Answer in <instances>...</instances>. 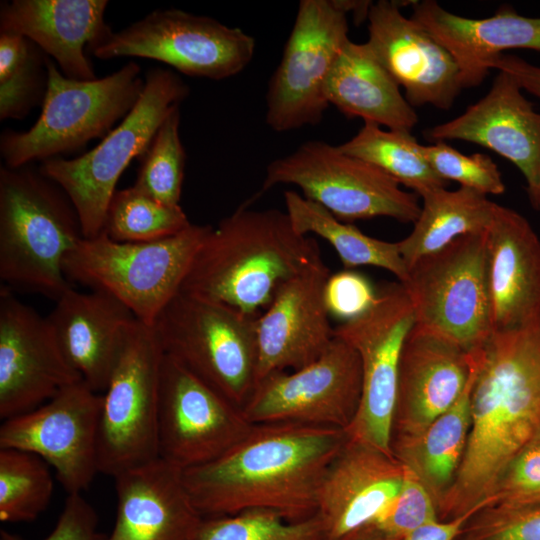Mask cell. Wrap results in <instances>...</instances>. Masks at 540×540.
<instances>
[{
	"instance_id": "1",
	"label": "cell",
	"mask_w": 540,
	"mask_h": 540,
	"mask_svg": "<svg viewBox=\"0 0 540 540\" xmlns=\"http://www.w3.org/2000/svg\"><path fill=\"white\" fill-rule=\"evenodd\" d=\"M474 351L468 442L437 508L439 520L482 510L503 470L540 428V314L492 331Z\"/></svg>"
},
{
	"instance_id": "2",
	"label": "cell",
	"mask_w": 540,
	"mask_h": 540,
	"mask_svg": "<svg viewBox=\"0 0 540 540\" xmlns=\"http://www.w3.org/2000/svg\"><path fill=\"white\" fill-rule=\"evenodd\" d=\"M346 440L334 427L254 424L216 460L183 470V481L205 518L266 509L302 521L316 514L324 476Z\"/></svg>"
},
{
	"instance_id": "3",
	"label": "cell",
	"mask_w": 540,
	"mask_h": 540,
	"mask_svg": "<svg viewBox=\"0 0 540 540\" xmlns=\"http://www.w3.org/2000/svg\"><path fill=\"white\" fill-rule=\"evenodd\" d=\"M322 261L317 241L297 233L286 211L242 205L210 228L180 291L258 316L283 284Z\"/></svg>"
},
{
	"instance_id": "4",
	"label": "cell",
	"mask_w": 540,
	"mask_h": 540,
	"mask_svg": "<svg viewBox=\"0 0 540 540\" xmlns=\"http://www.w3.org/2000/svg\"><path fill=\"white\" fill-rule=\"evenodd\" d=\"M83 238L72 202L39 167H0L2 285L56 301L72 287L64 258Z\"/></svg>"
},
{
	"instance_id": "5",
	"label": "cell",
	"mask_w": 540,
	"mask_h": 540,
	"mask_svg": "<svg viewBox=\"0 0 540 540\" xmlns=\"http://www.w3.org/2000/svg\"><path fill=\"white\" fill-rule=\"evenodd\" d=\"M47 67L48 87L38 119L28 130L1 133L0 154L7 167L64 157L103 139L133 109L145 85L135 61L93 80L66 77L51 58Z\"/></svg>"
},
{
	"instance_id": "6",
	"label": "cell",
	"mask_w": 540,
	"mask_h": 540,
	"mask_svg": "<svg viewBox=\"0 0 540 540\" xmlns=\"http://www.w3.org/2000/svg\"><path fill=\"white\" fill-rule=\"evenodd\" d=\"M144 78V89L133 109L98 145L79 157L51 158L39 166L72 202L86 239L103 233L121 174L144 154L166 116L189 95L187 84L171 69L152 68Z\"/></svg>"
},
{
	"instance_id": "7",
	"label": "cell",
	"mask_w": 540,
	"mask_h": 540,
	"mask_svg": "<svg viewBox=\"0 0 540 540\" xmlns=\"http://www.w3.org/2000/svg\"><path fill=\"white\" fill-rule=\"evenodd\" d=\"M258 316L179 291L151 327L165 355L242 408L257 382Z\"/></svg>"
},
{
	"instance_id": "8",
	"label": "cell",
	"mask_w": 540,
	"mask_h": 540,
	"mask_svg": "<svg viewBox=\"0 0 540 540\" xmlns=\"http://www.w3.org/2000/svg\"><path fill=\"white\" fill-rule=\"evenodd\" d=\"M211 226L191 224L153 242H117L104 233L83 238L64 258L67 280L112 295L152 326L180 291L192 259Z\"/></svg>"
},
{
	"instance_id": "9",
	"label": "cell",
	"mask_w": 540,
	"mask_h": 540,
	"mask_svg": "<svg viewBox=\"0 0 540 540\" xmlns=\"http://www.w3.org/2000/svg\"><path fill=\"white\" fill-rule=\"evenodd\" d=\"M371 2L301 0L266 93L267 125L288 132L318 124L329 106L328 76L348 38L347 13L367 17Z\"/></svg>"
},
{
	"instance_id": "10",
	"label": "cell",
	"mask_w": 540,
	"mask_h": 540,
	"mask_svg": "<svg viewBox=\"0 0 540 540\" xmlns=\"http://www.w3.org/2000/svg\"><path fill=\"white\" fill-rule=\"evenodd\" d=\"M280 184L298 187L345 223L375 217L414 223L421 211L419 196L381 169L318 140L268 164L261 191Z\"/></svg>"
},
{
	"instance_id": "11",
	"label": "cell",
	"mask_w": 540,
	"mask_h": 540,
	"mask_svg": "<svg viewBox=\"0 0 540 540\" xmlns=\"http://www.w3.org/2000/svg\"><path fill=\"white\" fill-rule=\"evenodd\" d=\"M487 231L461 236L419 259L401 283L413 305L414 325L467 352L492 332Z\"/></svg>"
},
{
	"instance_id": "12",
	"label": "cell",
	"mask_w": 540,
	"mask_h": 540,
	"mask_svg": "<svg viewBox=\"0 0 540 540\" xmlns=\"http://www.w3.org/2000/svg\"><path fill=\"white\" fill-rule=\"evenodd\" d=\"M163 357L152 327L135 320L102 393L99 473L114 477L159 458Z\"/></svg>"
},
{
	"instance_id": "13",
	"label": "cell",
	"mask_w": 540,
	"mask_h": 540,
	"mask_svg": "<svg viewBox=\"0 0 540 540\" xmlns=\"http://www.w3.org/2000/svg\"><path fill=\"white\" fill-rule=\"evenodd\" d=\"M255 46V39L240 28L171 8L112 30L88 51L100 60L146 58L191 77L222 80L245 69Z\"/></svg>"
},
{
	"instance_id": "14",
	"label": "cell",
	"mask_w": 540,
	"mask_h": 540,
	"mask_svg": "<svg viewBox=\"0 0 540 540\" xmlns=\"http://www.w3.org/2000/svg\"><path fill=\"white\" fill-rule=\"evenodd\" d=\"M414 324L409 295L403 284L397 282L378 292L377 301L368 312L334 327V337L356 350L362 366L361 399L353 421L345 429L347 437L392 455L400 356Z\"/></svg>"
},
{
	"instance_id": "15",
	"label": "cell",
	"mask_w": 540,
	"mask_h": 540,
	"mask_svg": "<svg viewBox=\"0 0 540 540\" xmlns=\"http://www.w3.org/2000/svg\"><path fill=\"white\" fill-rule=\"evenodd\" d=\"M361 391L360 357L334 337L311 364L259 380L242 410L252 424L287 422L345 430L357 413Z\"/></svg>"
},
{
	"instance_id": "16",
	"label": "cell",
	"mask_w": 540,
	"mask_h": 540,
	"mask_svg": "<svg viewBox=\"0 0 540 540\" xmlns=\"http://www.w3.org/2000/svg\"><path fill=\"white\" fill-rule=\"evenodd\" d=\"M101 407L102 394L76 382L39 407L3 420L0 448L39 456L68 494H82L99 473Z\"/></svg>"
},
{
	"instance_id": "17",
	"label": "cell",
	"mask_w": 540,
	"mask_h": 540,
	"mask_svg": "<svg viewBox=\"0 0 540 540\" xmlns=\"http://www.w3.org/2000/svg\"><path fill=\"white\" fill-rule=\"evenodd\" d=\"M241 407L164 354L158 411L159 458L187 470L216 460L251 430Z\"/></svg>"
},
{
	"instance_id": "18",
	"label": "cell",
	"mask_w": 540,
	"mask_h": 540,
	"mask_svg": "<svg viewBox=\"0 0 540 540\" xmlns=\"http://www.w3.org/2000/svg\"><path fill=\"white\" fill-rule=\"evenodd\" d=\"M79 381L48 318L1 285L0 418L29 412Z\"/></svg>"
},
{
	"instance_id": "19",
	"label": "cell",
	"mask_w": 540,
	"mask_h": 540,
	"mask_svg": "<svg viewBox=\"0 0 540 540\" xmlns=\"http://www.w3.org/2000/svg\"><path fill=\"white\" fill-rule=\"evenodd\" d=\"M372 52L405 91L414 107L449 110L463 89L460 68L451 53L411 17L399 2L380 0L367 12Z\"/></svg>"
},
{
	"instance_id": "20",
	"label": "cell",
	"mask_w": 540,
	"mask_h": 540,
	"mask_svg": "<svg viewBox=\"0 0 540 540\" xmlns=\"http://www.w3.org/2000/svg\"><path fill=\"white\" fill-rule=\"evenodd\" d=\"M523 92L513 77L498 71L484 97L424 135L434 143H474L509 160L524 177L531 206L540 211V113Z\"/></svg>"
},
{
	"instance_id": "21",
	"label": "cell",
	"mask_w": 540,
	"mask_h": 540,
	"mask_svg": "<svg viewBox=\"0 0 540 540\" xmlns=\"http://www.w3.org/2000/svg\"><path fill=\"white\" fill-rule=\"evenodd\" d=\"M472 354L451 341L414 325L399 362L391 450L417 440L463 392Z\"/></svg>"
},
{
	"instance_id": "22",
	"label": "cell",
	"mask_w": 540,
	"mask_h": 540,
	"mask_svg": "<svg viewBox=\"0 0 540 540\" xmlns=\"http://www.w3.org/2000/svg\"><path fill=\"white\" fill-rule=\"evenodd\" d=\"M330 275L320 262L283 284L258 316L257 382L273 372L301 369L328 349L334 339L324 298Z\"/></svg>"
},
{
	"instance_id": "23",
	"label": "cell",
	"mask_w": 540,
	"mask_h": 540,
	"mask_svg": "<svg viewBox=\"0 0 540 540\" xmlns=\"http://www.w3.org/2000/svg\"><path fill=\"white\" fill-rule=\"evenodd\" d=\"M404 473L394 455L347 437L319 491L316 514L324 540L376 524L396 498Z\"/></svg>"
},
{
	"instance_id": "24",
	"label": "cell",
	"mask_w": 540,
	"mask_h": 540,
	"mask_svg": "<svg viewBox=\"0 0 540 540\" xmlns=\"http://www.w3.org/2000/svg\"><path fill=\"white\" fill-rule=\"evenodd\" d=\"M182 472L157 458L114 476L116 517L106 540H197L205 517Z\"/></svg>"
},
{
	"instance_id": "25",
	"label": "cell",
	"mask_w": 540,
	"mask_h": 540,
	"mask_svg": "<svg viewBox=\"0 0 540 540\" xmlns=\"http://www.w3.org/2000/svg\"><path fill=\"white\" fill-rule=\"evenodd\" d=\"M107 0H11L0 4V32L34 42L68 78L93 80L86 51L105 38Z\"/></svg>"
},
{
	"instance_id": "26",
	"label": "cell",
	"mask_w": 540,
	"mask_h": 540,
	"mask_svg": "<svg viewBox=\"0 0 540 540\" xmlns=\"http://www.w3.org/2000/svg\"><path fill=\"white\" fill-rule=\"evenodd\" d=\"M72 368L95 392L103 393L137 318L117 298L102 291L67 289L47 316Z\"/></svg>"
},
{
	"instance_id": "27",
	"label": "cell",
	"mask_w": 540,
	"mask_h": 540,
	"mask_svg": "<svg viewBox=\"0 0 540 540\" xmlns=\"http://www.w3.org/2000/svg\"><path fill=\"white\" fill-rule=\"evenodd\" d=\"M412 9L411 18L456 60L463 88L480 85L489 74V63L506 50L540 53V17L520 15L509 5L481 19L454 14L434 0L412 2Z\"/></svg>"
},
{
	"instance_id": "28",
	"label": "cell",
	"mask_w": 540,
	"mask_h": 540,
	"mask_svg": "<svg viewBox=\"0 0 540 540\" xmlns=\"http://www.w3.org/2000/svg\"><path fill=\"white\" fill-rule=\"evenodd\" d=\"M492 331L540 314V238L517 211L498 205L487 231Z\"/></svg>"
},
{
	"instance_id": "29",
	"label": "cell",
	"mask_w": 540,
	"mask_h": 540,
	"mask_svg": "<svg viewBox=\"0 0 540 540\" xmlns=\"http://www.w3.org/2000/svg\"><path fill=\"white\" fill-rule=\"evenodd\" d=\"M329 105L350 118H361L389 130L411 132L418 123L414 108L365 43L349 40L328 76Z\"/></svg>"
},
{
	"instance_id": "30",
	"label": "cell",
	"mask_w": 540,
	"mask_h": 540,
	"mask_svg": "<svg viewBox=\"0 0 540 540\" xmlns=\"http://www.w3.org/2000/svg\"><path fill=\"white\" fill-rule=\"evenodd\" d=\"M471 354V374L458 399L417 440L393 451V455L419 478L436 508L454 482L468 442L471 391L476 373L475 351Z\"/></svg>"
},
{
	"instance_id": "31",
	"label": "cell",
	"mask_w": 540,
	"mask_h": 540,
	"mask_svg": "<svg viewBox=\"0 0 540 540\" xmlns=\"http://www.w3.org/2000/svg\"><path fill=\"white\" fill-rule=\"evenodd\" d=\"M422 200L412 231L398 242L408 269L461 236L486 232L499 205L487 195L465 187L439 188L425 194Z\"/></svg>"
},
{
	"instance_id": "32",
	"label": "cell",
	"mask_w": 540,
	"mask_h": 540,
	"mask_svg": "<svg viewBox=\"0 0 540 540\" xmlns=\"http://www.w3.org/2000/svg\"><path fill=\"white\" fill-rule=\"evenodd\" d=\"M286 213L295 231L325 239L338 254L344 269L375 266L391 272L400 283L408 278V267L398 242H387L362 233L351 223L338 220L327 209L293 190L284 193Z\"/></svg>"
},
{
	"instance_id": "33",
	"label": "cell",
	"mask_w": 540,
	"mask_h": 540,
	"mask_svg": "<svg viewBox=\"0 0 540 540\" xmlns=\"http://www.w3.org/2000/svg\"><path fill=\"white\" fill-rule=\"evenodd\" d=\"M338 147L378 167L421 198L448 185L432 169L421 152V144L410 132L384 130L377 124L364 122L355 136Z\"/></svg>"
},
{
	"instance_id": "34",
	"label": "cell",
	"mask_w": 540,
	"mask_h": 540,
	"mask_svg": "<svg viewBox=\"0 0 540 540\" xmlns=\"http://www.w3.org/2000/svg\"><path fill=\"white\" fill-rule=\"evenodd\" d=\"M48 58L28 38L0 32L1 120H22L42 106L48 87Z\"/></svg>"
},
{
	"instance_id": "35",
	"label": "cell",
	"mask_w": 540,
	"mask_h": 540,
	"mask_svg": "<svg viewBox=\"0 0 540 540\" xmlns=\"http://www.w3.org/2000/svg\"><path fill=\"white\" fill-rule=\"evenodd\" d=\"M191 223L180 205L163 204L134 185L116 190L103 233L117 242H153L175 236Z\"/></svg>"
},
{
	"instance_id": "36",
	"label": "cell",
	"mask_w": 540,
	"mask_h": 540,
	"mask_svg": "<svg viewBox=\"0 0 540 540\" xmlns=\"http://www.w3.org/2000/svg\"><path fill=\"white\" fill-rule=\"evenodd\" d=\"M54 482L49 465L39 456L0 448V521H33L47 508Z\"/></svg>"
},
{
	"instance_id": "37",
	"label": "cell",
	"mask_w": 540,
	"mask_h": 540,
	"mask_svg": "<svg viewBox=\"0 0 540 540\" xmlns=\"http://www.w3.org/2000/svg\"><path fill=\"white\" fill-rule=\"evenodd\" d=\"M180 106L174 108L163 120L148 148L139 158L135 187L170 205H180L186 153L182 144Z\"/></svg>"
},
{
	"instance_id": "38",
	"label": "cell",
	"mask_w": 540,
	"mask_h": 540,
	"mask_svg": "<svg viewBox=\"0 0 540 540\" xmlns=\"http://www.w3.org/2000/svg\"><path fill=\"white\" fill-rule=\"evenodd\" d=\"M317 514L302 521H287L266 509L205 518L197 540H324Z\"/></svg>"
},
{
	"instance_id": "39",
	"label": "cell",
	"mask_w": 540,
	"mask_h": 540,
	"mask_svg": "<svg viewBox=\"0 0 540 540\" xmlns=\"http://www.w3.org/2000/svg\"><path fill=\"white\" fill-rule=\"evenodd\" d=\"M432 169L445 181H454L484 195H500L506 190L497 164L486 154H463L446 142L421 145Z\"/></svg>"
},
{
	"instance_id": "40",
	"label": "cell",
	"mask_w": 540,
	"mask_h": 540,
	"mask_svg": "<svg viewBox=\"0 0 540 540\" xmlns=\"http://www.w3.org/2000/svg\"><path fill=\"white\" fill-rule=\"evenodd\" d=\"M539 504L540 445L532 440L503 470L484 508H523Z\"/></svg>"
},
{
	"instance_id": "41",
	"label": "cell",
	"mask_w": 540,
	"mask_h": 540,
	"mask_svg": "<svg viewBox=\"0 0 540 540\" xmlns=\"http://www.w3.org/2000/svg\"><path fill=\"white\" fill-rule=\"evenodd\" d=\"M457 540H540V504L484 508L469 519Z\"/></svg>"
},
{
	"instance_id": "42",
	"label": "cell",
	"mask_w": 540,
	"mask_h": 540,
	"mask_svg": "<svg viewBox=\"0 0 540 540\" xmlns=\"http://www.w3.org/2000/svg\"><path fill=\"white\" fill-rule=\"evenodd\" d=\"M436 520L439 517L431 495L419 478L405 466L401 488L376 525L402 540L419 527Z\"/></svg>"
},
{
	"instance_id": "43",
	"label": "cell",
	"mask_w": 540,
	"mask_h": 540,
	"mask_svg": "<svg viewBox=\"0 0 540 540\" xmlns=\"http://www.w3.org/2000/svg\"><path fill=\"white\" fill-rule=\"evenodd\" d=\"M324 298L329 315L343 323L368 312L376 303L378 292L364 275L344 269L329 276Z\"/></svg>"
},
{
	"instance_id": "44",
	"label": "cell",
	"mask_w": 540,
	"mask_h": 540,
	"mask_svg": "<svg viewBox=\"0 0 540 540\" xmlns=\"http://www.w3.org/2000/svg\"><path fill=\"white\" fill-rule=\"evenodd\" d=\"M98 516L81 493L68 494L51 533L42 540H106L97 530ZM0 540H25L18 534L0 531Z\"/></svg>"
},
{
	"instance_id": "45",
	"label": "cell",
	"mask_w": 540,
	"mask_h": 540,
	"mask_svg": "<svg viewBox=\"0 0 540 540\" xmlns=\"http://www.w3.org/2000/svg\"><path fill=\"white\" fill-rule=\"evenodd\" d=\"M488 67L490 70L506 72L515 79L523 91L540 99V66L517 55L503 53L494 58Z\"/></svg>"
},
{
	"instance_id": "46",
	"label": "cell",
	"mask_w": 540,
	"mask_h": 540,
	"mask_svg": "<svg viewBox=\"0 0 540 540\" xmlns=\"http://www.w3.org/2000/svg\"><path fill=\"white\" fill-rule=\"evenodd\" d=\"M475 513L450 520H436L414 530L402 540H457L464 526Z\"/></svg>"
},
{
	"instance_id": "47",
	"label": "cell",
	"mask_w": 540,
	"mask_h": 540,
	"mask_svg": "<svg viewBox=\"0 0 540 540\" xmlns=\"http://www.w3.org/2000/svg\"><path fill=\"white\" fill-rule=\"evenodd\" d=\"M336 540H399L386 533L376 524H372L346 534Z\"/></svg>"
},
{
	"instance_id": "48",
	"label": "cell",
	"mask_w": 540,
	"mask_h": 540,
	"mask_svg": "<svg viewBox=\"0 0 540 540\" xmlns=\"http://www.w3.org/2000/svg\"><path fill=\"white\" fill-rule=\"evenodd\" d=\"M535 442H537L540 445V428L538 429L534 439Z\"/></svg>"
}]
</instances>
